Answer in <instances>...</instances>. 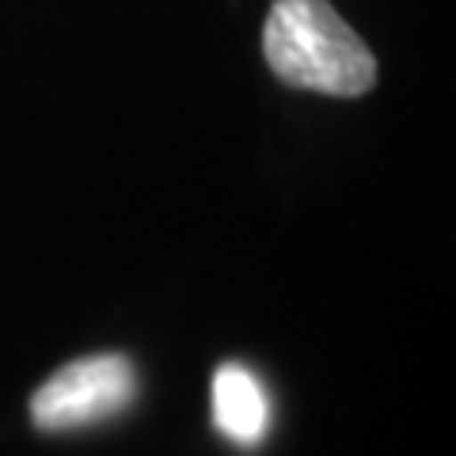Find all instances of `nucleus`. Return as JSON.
<instances>
[{
  "label": "nucleus",
  "mask_w": 456,
  "mask_h": 456,
  "mask_svg": "<svg viewBox=\"0 0 456 456\" xmlns=\"http://www.w3.org/2000/svg\"><path fill=\"white\" fill-rule=\"evenodd\" d=\"M137 392L134 365L122 354H95L57 369L31 399V422L38 430H77L103 422L130 403Z\"/></svg>",
  "instance_id": "obj_2"
},
{
  "label": "nucleus",
  "mask_w": 456,
  "mask_h": 456,
  "mask_svg": "<svg viewBox=\"0 0 456 456\" xmlns=\"http://www.w3.org/2000/svg\"><path fill=\"white\" fill-rule=\"evenodd\" d=\"M263 53L274 77L293 88L354 99L377 84V57L331 0H274Z\"/></svg>",
  "instance_id": "obj_1"
},
{
  "label": "nucleus",
  "mask_w": 456,
  "mask_h": 456,
  "mask_svg": "<svg viewBox=\"0 0 456 456\" xmlns=\"http://www.w3.org/2000/svg\"><path fill=\"white\" fill-rule=\"evenodd\" d=\"M213 422L224 437L255 445L266 430V392L248 369L221 365L213 377Z\"/></svg>",
  "instance_id": "obj_3"
}]
</instances>
